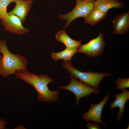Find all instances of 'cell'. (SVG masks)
Returning <instances> with one entry per match:
<instances>
[{"mask_svg":"<svg viewBox=\"0 0 129 129\" xmlns=\"http://www.w3.org/2000/svg\"><path fill=\"white\" fill-rule=\"evenodd\" d=\"M16 77L32 86L36 91L38 94L37 100L47 103L54 102L59 98L58 90H50L48 84L54 81L49 76L45 75H37L27 70L17 71L15 73Z\"/></svg>","mask_w":129,"mask_h":129,"instance_id":"6da1fadb","label":"cell"},{"mask_svg":"<svg viewBox=\"0 0 129 129\" xmlns=\"http://www.w3.org/2000/svg\"><path fill=\"white\" fill-rule=\"evenodd\" d=\"M0 75L7 77L15 74L19 71L27 70L28 61L24 57L18 54H13L9 50L6 41L0 39Z\"/></svg>","mask_w":129,"mask_h":129,"instance_id":"7a4b0ae2","label":"cell"},{"mask_svg":"<svg viewBox=\"0 0 129 129\" xmlns=\"http://www.w3.org/2000/svg\"><path fill=\"white\" fill-rule=\"evenodd\" d=\"M62 66L73 77L83 82L94 88H99V84L105 77L112 75L108 72H96L89 71H81L75 68L71 60L64 61Z\"/></svg>","mask_w":129,"mask_h":129,"instance_id":"3957f363","label":"cell"},{"mask_svg":"<svg viewBox=\"0 0 129 129\" xmlns=\"http://www.w3.org/2000/svg\"><path fill=\"white\" fill-rule=\"evenodd\" d=\"M70 77L71 80L70 83L66 86H61L59 88L60 89L68 90L74 94L76 98V107L79 105L81 98H87L92 94H99L100 92L99 88L93 87L71 75Z\"/></svg>","mask_w":129,"mask_h":129,"instance_id":"277c9868","label":"cell"},{"mask_svg":"<svg viewBox=\"0 0 129 129\" xmlns=\"http://www.w3.org/2000/svg\"><path fill=\"white\" fill-rule=\"evenodd\" d=\"M76 4L73 10L65 14H60L59 18L61 20H67L64 27H68L74 20L79 17L85 19L94 7V2H88L85 0H75Z\"/></svg>","mask_w":129,"mask_h":129,"instance_id":"5b68a950","label":"cell"},{"mask_svg":"<svg viewBox=\"0 0 129 129\" xmlns=\"http://www.w3.org/2000/svg\"><path fill=\"white\" fill-rule=\"evenodd\" d=\"M104 37L103 34L100 32L97 38L85 44L81 45L78 48L77 53H83L90 58L98 56L103 53L105 48Z\"/></svg>","mask_w":129,"mask_h":129,"instance_id":"8992f818","label":"cell"},{"mask_svg":"<svg viewBox=\"0 0 129 129\" xmlns=\"http://www.w3.org/2000/svg\"><path fill=\"white\" fill-rule=\"evenodd\" d=\"M0 21L4 30L7 32L19 35L28 32L30 29L24 27L21 19L12 14H8L0 19Z\"/></svg>","mask_w":129,"mask_h":129,"instance_id":"52a82bcc","label":"cell"},{"mask_svg":"<svg viewBox=\"0 0 129 129\" xmlns=\"http://www.w3.org/2000/svg\"><path fill=\"white\" fill-rule=\"evenodd\" d=\"M111 92L110 91L104 99L98 103H92L87 111L82 114L83 118L88 123L91 121L102 124L107 128L106 124L102 121V113L104 107L108 101Z\"/></svg>","mask_w":129,"mask_h":129,"instance_id":"ba28073f","label":"cell"},{"mask_svg":"<svg viewBox=\"0 0 129 129\" xmlns=\"http://www.w3.org/2000/svg\"><path fill=\"white\" fill-rule=\"evenodd\" d=\"M121 92L114 94L115 99L109 105L112 111L111 120L113 116L112 110L116 107L119 108L118 111L116 113V120L118 122H120L125 113V106L126 102L129 100V91L125 89L122 90ZM110 121V122H111Z\"/></svg>","mask_w":129,"mask_h":129,"instance_id":"9c48e42d","label":"cell"},{"mask_svg":"<svg viewBox=\"0 0 129 129\" xmlns=\"http://www.w3.org/2000/svg\"><path fill=\"white\" fill-rule=\"evenodd\" d=\"M15 5L8 14H12L18 17L22 22H25L32 6L33 0H14Z\"/></svg>","mask_w":129,"mask_h":129,"instance_id":"30bf717a","label":"cell"},{"mask_svg":"<svg viewBox=\"0 0 129 129\" xmlns=\"http://www.w3.org/2000/svg\"><path fill=\"white\" fill-rule=\"evenodd\" d=\"M113 34L122 35L127 33L129 29V12L118 15L113 20Z\"/></svg>","mask_w":129,"mask_h":129,"instance_id":"8fae6325","label":"cell"},{"mask_svg":"<svg viewBox=\"0 0 129 129\" xmlns=\"http://www.w3.org/2000/svg\"><path fill=\"white\" fill-rule=\"evenodd\" d=\"M94 7L107 13L112 8H123L124 4L119 0H97L94 2Z\"/></svg>","mask_w":129,"mask_h":129,"instance_id":"7c38bea8","label":"cell"},{"mask_svg":"<svg viewBox=\"0 0 129 129\" xmlns=\"http://www.w3.org/2000/svg\"><path fill=\"white\" fill-rule=\"evenodd\" d=\"M56 41H59L63 43L66 48H78L81 45V40L76 41L70 37L64 30L59 31L55 35Z\"/></svg>","mask_w":129,"mask_h":129,"instance_id":"4fadbf2b","label":"cell"},{"mask_svg":"<svg viewBox=\"0 0 129 129\" xmlns=\"http://www.w3.org/2000/svg\"><path fill=\"white\" fill-rule=\"evenodd\" d=\"M107 13L94 7L85 19L84 23L92 26H94L104 19L107 15Z\"/></svg>","mask_w":129,"mask_h":129,"instance_id":"5bb4252c","label":"cell"},{"mask_svg":"<svg viewBox=\"0 0 129 129\" xmlns=\"http://www.w3.org/2000/svg\"><path fill=\"white\" fill-rule=\"evenodd\" d=\"M78 47H66L64 50L60 52L52 53L50 55L52 59L55 61L60 59H63L64 61L71 60L75 54L77 53Z\"/></svg>","mask_w":129,"mask_h":129,"instance_id":"9a60e30c","label":"cell"},{"mask_svg":"<svg viewBox=\"0 0 129 129\" xmlns=\"http://www.w3.org/2000/svg\"><path fill=\"white\" fill-rule=\"evenodd\" d=\"M13 2L14 0H0V19L8 14L7 6Z\"/></svg>","mask_w":129,"mask_h":129,"instance_id":"2e32d148","label":"cell"},{"mask_svg":"<svg viewBox=\"0 0 129 129\" xmlns=\"http://www.w3.org/2000/svg\"><path fill=\"white\" fill-rule=\"evenodd\" d=\"M116 85V88L117 90H122L129 87V78H119L115 82Z\"/></svg>","mask_w":129,"mask_h":129,"instance_id":"e0dca14e","label":"cell"},{"mask_svg":"<svg viewBox=\"0 0 129 129\" xmlns=\"http://www.w3.org/2000/svg\"><path fill=\"white\" fill-rule=\"evenodd\" d=\"M86 126V128L88 129H101L102 127L99 124L94 122L93 123H91L90 122Z\"/></svg>","mask_w":129,"mask_h":129,"instance_id":"ac0fdd59","label":"cell"},{"mask_svg":"<svg viewBox=\"0 0 129 129\" xmlns=\"http://www.w3.org/2000/svg\"><path fill=\"white\" fill-rule=\"evenodd\" d=\"M7 124V122L3 119H0V129H5V126Z\"/></svg>","mask_w":129,"mask_h":129,"instance_id":"d6986e66","label":"cell"},{"mask_svg":"<svg viewBox=\"0 0 129 129\" xmlns=\"http://www.w3.org/2000/svg\"><path fill=\"white\" fill-rule=\"evenodd\" d=\"M26 128L23 126L21 125L20 126H18L16 127L14 129H26Z\"/></svg>","mask_w":129,"mask_h":129,"instance_id":"ffe728a7","label":"cell"},{"mask_svg":"<svg viewBox=\"0 0 129 129\" xmlns=\"http://www.w3.org/2000/svg\"><path fill=\"white\" fill-rule=\"evenodd\" d=\"M85 1L88 2H93L95 0H85Z\"/></svg>","mask_w":129,"mask_h":129,"instance_id":"44dd1931","label":"cell"},{"mask_svg":"<svg viewBox=\"0 0 129 129\" xmlns=\"http://www.w3.org/2000/svg\"><path fill=\"white\" fill-rule=\"evenodd\" d=\"M2 57V56L1 55V54L0 53V60L1 59Z\"/></svg>","mask_w":129,"mask_h":129,"instance_id":"7402d4cb","label":"cell"},{"mask_svg":"<svg viewBox=\"0 0 129 129\" xmlns=\"http://www.w3.org/2000/svg\"><path fill=\"white\" fill-rule=\"evenodd\" d=\"M129 124H128V126L127 127V128H126V129H129Z\"/></svg>","mask_w":129,"mask_h":129,"instance_id":"603a6c76","label":"cell"}]
</instances>
